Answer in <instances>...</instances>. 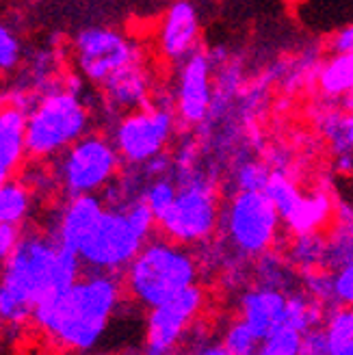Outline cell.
I'll use <instances>...</instances> for the list:
<instances>
[{
    "label": "cell",
    "instance_id": "26",
    "mask_svg": "<svg viewBox=\"0 0 353 355\" xmlns=\"http://www.w3.org/2000/svg\"><path fill=\"white\" fill-rule=\"evenodd\" d=\"M264 193L269 195V200L277 208L282 219L289 215V212L295 208V204L299 202V198H302V191H299V187L282 171H271V178H269L267 187H264Z\"/></svg>",
    "mask_w": 353,
    "mask_h": 355
},
{
    "label": "cell",
    "instance_id": "4",
    "mask_svg": "<svg viewBox=\"0 0 353 355\" xmlns=\"http://www.w3.org/2000/svg\"><path fill=\"white\" fill-rule=\"evenodd\" d=\"M198 260L187 245L165 236L150 239L123 271V288L135 304L148 310L196 286Z\"/></svg>",
    "mask_w": 353,
    "mask_h": 355
},
{
    "label": "cell",
    "instance_id": "16",
    "mask_svg": "<svg viewBox=\"0 0 353 355\" xmlns=\"http://www.w3.org/2000/svg\"><path fill=\"white\" fill-rule=\"evenodd\" d=\"M289 295L279 288L256 286L245 291L241 297V318L254 329L262 340L277 327L284 325Z\"/></svg>",
    "mask_w": 353,
    "mask_h": 355
},
{
    "label": "cell",
    "instance_id": "2",
    "mask_svg": "<svg viewBox=\"0 0 353 355\" xmlns=\"http://www.w3.org/2000/svg\"><path fill=\"white\" fill-rule=\"evenodd\" d=\"M123 293L119 275L87 271L61 295L37 304L33 323L63 349L92 351L109 329Z\"/></svg>",
    "mask_w": 353,
    "mask_h": 355
},
{
    "label": "cell",
    "instance_id": "25",
    "mask_svg": "<svg viewBox=\"0 0 353 355\" xmlns=\"http://www.w3.org/2000/svg\"><path fill=\"white\" fill-rule=\"evenodd\" d=\"M175 195H178V184H175L169 175H161L146 182L141 198L146 200V204L150 206L152 215L156 217V223H158L165 217V212L173 206Z\"/></svg>",
    "mask_w": 353,
    "mask_h": 355
},
{
    "label": "cell",
    "instance_id": "18",
    "mask_svg": "<svg viewBox=\"0 0 353 355\" xmlns=\"http://www.w3.org/2000/svg\"><path fill=\"white\" fill-rule=\"evenodd\" d=\"M26 156V113L11 104H0V161L11 171Z\"/></svg>",
    "mask_w": 353,
    "mask_h": 355
},
{
    "label": "cell",
    "instance_id": "15",
    "mask_svg": "<svg viewBox=\"0 0 353 355\" xmlns=\"http://www.w3.org/2000/svg\"><path fill=\"white\" fill-rule=\"evenodd\" d=\"M104 102L117 113H130L150 104L152 76L144 61L130 63L102 83Z\"/></svg>",
    "mask_w": 353,
    "mask_h": 355
},
{
    "label": "cell",
    "instance_id": "36",
    "mask_svg": "<svg viewBox=\"0 0 353 355\" xmlns=\"http://www.w3.org/2000/svg\"><path fill=\"white\" fill-rule=\"evenodd\" d=\"M196 355H230V353H227V349L223 345H206V347L198 349Z\"/></svg>",
    "mask_w": 353,
    "mask_h": 355
},
{
    "label": "cell",
    "instance_id": "22",
    "mask_svg": "<svg viewBox=\"0 0 353 355\" xmlns=\"http://www.w3.org/2000/svg\"><path fill=\"white\" fill-rule=\"evenodd\" d=\"M325 256H327V239L321 232L297 234L289 252L291 262L304 273L325 266Z\"/></svg>",
    "mask_w": 353,
    "mask_h": 355
},
{
    "label": "cell",
    "instance_id": "23",
    "mask_svg": "<svg viewBox=\"0 0 353 355\" xmlns=\"http://www.w3.org/2000/svg\"><path fill=\"white\" fill-rule=\"evenodd\" d=\"M321 132L336 154H353V113L327 111L321 117Z\"/></svg>",
    "mask_w": 353,
    "mask_h": 355
},
{
    "label": "cell",
    "instance_id": "20",
    "mask_svg": "<svg viewBox=\"0 0 353 355\" xmlns=\"http://www.w3.org/2000/svg\"><path fill=\"white\" fill-rule=\"evenodd\" d=\"M33 191L24 180H9L0 187V223L22 225L31 212Z\"/></svg>",
    "mask_w": 353,
    "mask_h": 355
},
{
    "label": "cell",
    "instance_id": "14",
    "mask_svg": "<svg viewBox=\"0 0 353 355\" xmlns=\"http://www.w3.org/2000/svg\"><path fill=\"white\" fill-rule=\"evenodd\" d=\"M104 208H107V204H104L100 195H76V198H67V202L59 210L50 234L55 236V241L61 247L78 254L83 243L100 221Z\"/></svg>",
    "mask_w": 353,
    "mask_h": 355
},
{
    "label": "cell",
    "instance_id": "7",
    "mask_svg": "<svg viewBox=\"0 0 353 355\" xmlns=\"http://www.w3.org/2000/svg\"><path fill=\"white\" fill-rule=\"evenodd\" d=\"M121 163L113 139L87 132L74 146L59 154L55 175L67 198L98 195L117 180Z\"/></svg>",
    "mask_w": 353,
    "mask_h": 355
},
{
    "label": "cell",
    "instance_id": "24",
    "mask_svg": "<svg viewBox=\"0 0 353 355\" xmlns=\"http://www.w3.org/2000/svg\"><path fill=\"white\" fill-rule=\"evenodd\" d=\"M353 262V217L345 219L334 230V234L327 239V256L325 266L329 269H341V266Z\"/></svg>",
    "mask_w": 353,
    "mask_h": 355
},
{
    "label": "cell",
    "instance_id": "37",
    "mask_svg": "<svg viewBox=\"0 0 353 355\" xmlns=\"http://www.w3.org/2000/svg\"><path fill=\"white\" fill-rule=\"evenodd\" d=\"M9 173H11V169H9L3 161H0V187H3V184L9 180Z\"/></svg>",
    "mask_w": 353,
    "mask_h": 355
},
{
    "label": "cell",
    "instance_id": "13",
    "mask_svg": "<svg viewBox=\"0 0 353 355\" xmlns=\"http://www.w3.org/2000/svg\"><path fill=\"white\" fill-rule=\"evenodd\" d=\"M200 11L193 0H171L156 28V50L167 63L184 61L200 48Z\"/></svg>",
    "mask_w": 353,
    "mask_h": 355
},
{
    "label": "cell",
    "instance_id": "11",
    "mask_svg": "<svg viewBox=\"0 0 353 355\" xmlns=\"http://www.w3.org/2000/svg\"><path fill=\"white\" fill-rule=\"evenodd\" d=\"M215 65L208 52L196 50L178 63V76L173 89V113L178 123L198 128L213 111L215 102Z\"/></svg>",
    "mask_w": 353,
    "mask_h": 355
},
{
    "label": "cell",
    "instance_id": "32",
    "mask_svg": "<svg viewBox=\"0 0 353 355\" xmlns=\"http://www.w3.org/2000/svg\"><path fill=\"white\" fill-rule=\"evenodd\" d=\"M22 230L20 225H11V223H0V262H5L13 252L17 243L22 239Z\"/></svg>",
    "mask_w": 353,
    "mask_h": 355
},
{
    "label": "cell",
    "instance_id": "21",
    "mask_svg": "<svg viewBox=\"0 0 353 355\" xmlns=\"http://www.w3.org/2000/svg\"><path fill=\"white\" fill-rule=\"evenodd\" d=\"M323 321H325V314H323L321 301H316L308 293L289 295L284 325L302 331V334H308L312 329H319L323 325Z\"/></svg>",
    "mask_w": 353,
    "mask_h": 355
},
{
    "label": "cell",
    "instance_id": "29",
    "mask_svg": "<svg viewBox=\"0 0 353 355\" xmlns=\"http://www.w3.org/2000/svg\"><path fill=\"white\" fill-rule=\"evenodd\" d=\"M269 178H271L269 167L262 165L260 161H254V158L241 161L232 171L234 191H264Z\"/></svg>",
    "mask_w": 353,
    "mask_h": 355
},
{
    "label": "cell",
    "instance_id": "10",
    "mask_svg": "<svg viewBox=\"0 0 353 355\" xmlns=\"http://www.w3.org/2000/svg\"><path fill=\"white\" fill-rule=\"evenodd\" d=\"M74 61L83 78L102 85L121 67L144 61V55L139 46L117 28L87 26L74 40Z\"/></svg>",
    "mask_w": 353,
    "mask_h": 355
},
{
    "label": "cell",
    "instance_id": "5",
    "mask_svg": "<svg viewBox=\"0 0 353 355\" xmlns=\"http://www.w3.org/2000/svg\"><path fill=\"white\" fill-rule=\"evenodd\" d=\"M89 132V111L78 94L50 87L26 115V156L35 161L63 154Z\"/></svg>",
    "mask_w": 353,
    "mask_h": 355
},
{
    "label": "cell",
    "instance_id": "33",
    "mask_svg": "<svg viewBox=\"0 0 353 355\" xmlns=\"http://www.w3.org/2000/svg\"><path fill=\"white\" fill-rule=\"evenodd\" d=\"M299 355H329L327 338H325L321 327L304 334V343H302V351H299Z\"/></svg>",
    "mask_w": 353,
    "mask_h": 355
},
{
    "label": "cell",
    "instance_id": "31",
    "mask_svg": "<svg viewBox=\"0 0 353 355\" xmlns=\"http://www.w3.org/2000/svg\"><path fill=\"white\" fill-rule=\"evenodd\" d=\"M17 61H20V42L5 24H0V72H9Z\"/></svg>",
    "mask_w": 353,
    "mask_h": 355
},
{
    "label": "cell",
    "instance_id": "6",
    "mask_svg": "<svg viewBox=\"0 0 353 355\" xmlns=\"http://www.w3.org/2000/svg\"><path fill=\"white\" fill-rule=\"evenodd\" d=\"M221 225V206L215 184L198 171H189L178 184L173 206L156 223L161 234L180 245L206 243Z\"/></svg>",
    "mask_w": 353,
    "mask_h": 355
},
{
    "label": "cell",
    "instance_id": "39",
    "mask_svg": "<svg viewBox=\"0 0 353 355\" xmlns=\"http://www.w3.org/2000/svg\"><path fill=\"white\" fill-rule=\"evenodd\" d=\"M94 355H104V353H94Z\"/></svg>",
    "mask_w": 353,
    "mask_h": 355
},
{
    "label": "cell",
    "instance_id": "28",
    "mask_svg": "<svg viewBox=\"0 0 353 355\" xmlns=\"http://www.w3.org/2000/svg\"><path fill=\"white\" fill-rule=\"evenodd\" d=\"M221 345L227 349L230 355H256L258 347H260V338L243 318H239V321L230 323L227 329L223 331Z\"/></svg>",
    "mask_w": 353,
    "mask_h": 355
},
{
    "label": "cell",
    "instance_id": "34",
    "mask_svg": "<svg viewBox=\"0 0 353 355\" xmlns=\"http://www.w3.org/2000/svg\"><path fill=\"white\" fill-rule=\"evenodd\" d=\"M329 52L332 55H347V52H353V22L347 26H341L332 35Z\"/></svg>",
    "mask_w": 353,
    "mask_h": 355
},
{
    "label": "cell",
    "instance_id": "35",
    "mask_svg": "<svg viewBox=\"0 0 353 355\" xmlns=\"http://www.w3.org/2000/svg\"><path fill=\"white\" fill-rule=\"evenodd\" d=\"M329 355H353V338L341 343V345H334L329 347Z\"/></svg>",
    "mask_w": 353,
    "mask_h": 355
},
{
    "label": "cell",
    "instance_id": "27",
    "mask_svg": "<svg viewBox=\"0 0 353 355\" xmlns=\"http://www.w3.org/2000/svg\"><path fill=\"white\" fill-rule=\"evenodd\" d=\"M304 343V334L289 325H282L260 340L256 355H299Z\"/></svg>",
    "mask_w": 353,
    "mask_h": 355
},
{
    "label": "cell",
    "instance_id": "12",
    "mask_svg": "<svg viewBox=\"0 0 353 355\" xmlns=\"http://www.w3.org/2000/svg\"><path fill=\"white\" fill-rule=\"evenodd\" d=\"M204 304L206 295L196 284L165 304L152 308L146 321V355H169L184 338L189 327L196 323Z\"/></svg>",
    "mask_w": 353,
    "mask_h": 355
},
{
    "label": "cell",
    "instance_id": "19",
    "mask_svg": "<svg viewBox=\"0 0 353 355\" xmlns=\"http://www.w3.org/2000/svg\"><path fill=\"white\" fill-rule=\"evenodd\" d=\"M316 87L327 100L353 98V52L332 55L316 72Z\"/></svg>",
    "mask_w": 353,
    "mask_h": 355
},
{
    "label": "cell",
    "instance_id": "38",
    "mask_svg": "<svg viewBox=\"0 0 353 355\" xmlns=\"http://www.w3.org/2000/svg\"><path fill=\"white\" fill-rule=\"evenodd\" d=\"M349 104H351V111H353V98H349Z\"/></svg>",
    "mask_w": 353,
    "mask_h": 355
},
{
    "label": "cell",
    "instance_id": "17",
    "mask_svg": "<svg viewBox=\"0 0 353 355\" xmlns=\"http://www.w3.org/2000/svg\"><path fill=\"white\" fill-rule=\"evenodd\" d=\"M334 215V204L329 195L323 191H312V193H302V198L295 204V208L289 215L282 219L286 227L297 236V234H310V232H321V227L332 219Z\"/></svg>",
    "mask_w": 353,
    "mask_h": 355
},
{
    "label": "cell",
    "instance_id": "8",
    "mask_svg": "<svg viewBox=\"0 0 353 355\" xmlns=\"http://www.w3.org/2000/svg\"><path fill=\"white\" fill-rule=\"evenodd\" d=\"M282 217L264 191H234L221 210V227L243 256H264L277 241Z\"/></svg>",
    "mask_w": 353,
    "mask_h": 355
},
{
    "label": "cell",
    "instance_id": "1",
    "mask_svg": "<svg viewBox=\"0 0 353 355\" xmlns=\"http://www.w3.org/2000/svg\"><path fill=\"white\" fill-rule=\"evenodd\" d=\"M83 275L78 254L61 247L50 232L22 234L15 252L0 262V323L22 327L46 297L61 295Z\"/></svg>",
    "mask_w": 353,
    "mask_h": 355
},
{
    "label": "cell",
    "instance_id": "3",
    "mask_svg": "<svg viewBox=\"0 0 353 355\" xmlns=\"http://www.w3.org/2000/svg\"><path fill=\"white\" fill-rule=\"evenodd\" d=\"M156 227V217L144 198L119 206H107L100 221L78 250L87 271L123 273Z\"/></svg>",
    "mask_w": 353,
    "mask_h": 355
},
{
    "label": "cell",
    "instance_id": "30",
    "mask_svg": "<svg viewBox=\"0 0 353 355\" xmlns=\"http://www.w3.org/2000/svg\"><path fill=\"white\" fill-rule=\"evenodd\" d=\"M332 284H334V304L353 306V262L334 271Z\"/></svg>",
    "mask_w": 353,
    "mask_h": 355
},
{
    "label": "cell",
    "instance_id": "9",
    "mask_svg": "<svg viewBox=\"0 0 353 355\" xmlns=\"http://www.w3.org/2000/svg\"><path fill=\"white\" fill-rule=\"evenodd\" d=\"M178 117L169 104H148L144 109L123 113L113 128V144L121 161L141 167L154 156L165 154L175 135Z\"/></svg>",
    "mask_w": 353,
    "mask_h": 355
}]
</instances>
